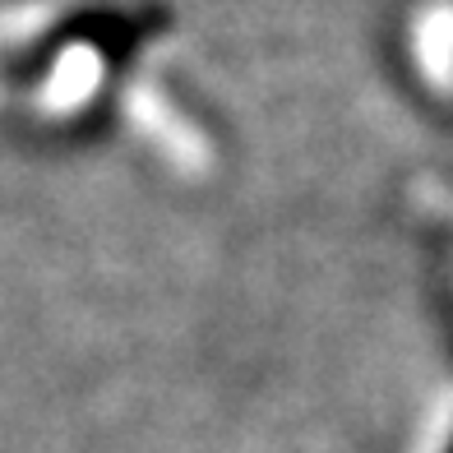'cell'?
I'll list each match as a JSON object with an SVG mask.
<instances>
[{
	"label": "cell",
	"instance_id": "cell-1",
	"mask_svg": "<svg viewBox=\"0 0 453 453\" xmlns=\"http://www.w3.org/2000/svg\"><path fill=\"white\" fill-rule=\"evenodd\" d=\"M0 5H24V0H0Z\"/></svg>",
	"mask_w": 453,
	"mask_h": 453
},
{
	"label": "cell",
	"instance_id": "cell-2",
	"mask_svg": "<svg viewBox=\"0 0 453 453\" xmlns=\"http://www.w3.org/2000/svg\"><path fill=\"white\" fill-rule=\"evenodd\" d=\"M444 453H453V440H449V449H444Z\"/></svg>",
	"mask_w": 453,
	"mask_h": 453
}]
</instances>
